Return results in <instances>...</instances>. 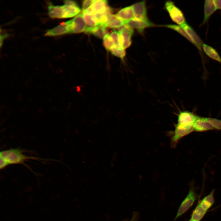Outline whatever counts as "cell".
Returning a JSON list of instances; mask_svg holds the SVG:
<instances>
[{
    "label": "cell",
    "mask_w": 221,
    "mask_h": 221,
    "mask_svg": "<svg viewBox=\"0 0 221 221\" xmlns=\"http://www.w3.org/2000/svg\"><path fill=\"white\" fill-rule=\"evenodd\" d=\"M24 151L19 148H11L0 152V157L3 159L8 165L21 164L25 165L26 161L29 159L41 160V158L28 156L23 154Z\"/></svg>",
    "instance_id": "cell-1"
},
{
    "label": "cell",
    "mask_w": 221,
    "mask_h": 221,
    "mask_svg": "<svg viewBox=\"0 0 221 221\" xmlns=\"http://www.w3.org/2000/svg\"><path fill=\"white\" fill-rule=\"evenodd\" d=\"M175 129L171 133L170 145L175 148L180 139L194 131L193 124H178L174 125Z\"/></svg>",
    "instance_id": "cell-2"
},
{
    "label": "cell",
    "mask_w": 221,
    "mask_h": 221,
    "mask_svg": "<svg viewBox=\"0 0 221 221\" xmlns=\"http://www.w3.org/2000/svg\"><path fill=\"white\" fill-rule=\"evenodd\" d=\"M165 6L170 17L174 22L180 26L186 22L184 14L174 2L170 1H167Z\"/></svg>",
    "instance_id": "cell-3"
},
{
    "label": "cell",
    "mask_w": 221,
    "mask_h": 221,
    "mask_svg": "<svg viewBox=\"0 0 221 221\" xmlns=\"http://www.w3.org/2000/svg\"><path fill=\"white\" fill-rule=\"evenodd\" d=\"M119 32L121 46L125 49L131 44V38L134 33L133 29L126 24L119 29Z\"/></svg>",
    "instance_id": "cell-4"
},
{
    "label": "cell",
    "mask_w": 221,
    "mask_h": 221,
    "mask_svg": "<svg viewBox=\"0 0 221 221\" xmlns=\"http://www.w3.org/2000/svg\"><path fill=\"white\" fill-rule=\"evenodd\" d=\"M196 198V196L194 189L191 187L187 195L181 203L175 219H177L187 211L193 204Z\"/></svg>",
    "instance_id": "cell-5"
},
{
    "label": "cell",
    "mask_w": 221,
    "mask_h": 221,
    "mask_svg": "<svg viewBox=\"0 0 221 221\" xmlns=\"http://www.w3.org/2000/svg\"><path fill=\"white\" fill-rule=\"evenodd\" d=\"M70 21V33H78L85 31L86 24L83 14L78 15Z\"/></svg>",
    "instance_id": "cell-6"
},
{
    "label": "cell",
    "mask_w": 221,
    "mask_h": 221,
    "mask_svg": "<svg viewBox=\"0 0 221 221\" xmlns=\"http://www.w3.org/2000/svg\"><path fill=\"white\" fill-rule=\"evenodd\" d=\"M70 21L60 23L54 28L48 30L45 34L46 36H56L70 33Z\"/></svg>",
    "instance_id": "cell-7"
},
{
    "label": "cell",
    "mask_w": 221,
    "mask_h": 221,
    "mask_svg": "<svg viewBox=\"0 0 221 221\" xmlns=\"http://www.w3.org/2000/svg\"><path fill=\"white\" fill-rule=\"evenodd\" d=\"M132 6L134 14V18L141 20H148L145 1L136 3Z\"/></svg>",
    "instance_id": "cell-8"
},
{
    "label": "cell",
    "mask_w": 221,
    "mask_h": 221,
    "mask_svg": "<svg viewBox=\"0 0 221 221\" xmlns=\"http://www.w3.org/2000/svg\"><path fill=\"white\" fill-rule=\"evenodd\" d=\"M126 24L133 29H137L140 33H142L147 28L155 26L154 24L149 20H141L134 18L126 21Z\"/></svg>",
    "instance_id": "cell-9"
},
{
    "label": "cell",
    "mask_w": 221,
    "mask_h": 221,
    "mask_svg": "<svg viewBox=\"0 0 221 221\" xmlns=\"http://www.w3.org/2000/svg\"><path fill=\"white\" fill-rule=\"evenodd\" d=\"M180 26L185 30L192 40L193 44L201 50L204 44L202 40L193 28L186 22Z\"/></svg>",
    "instance_id": "cell-10"
},
{
    "label": "cell",
    "mask_w": 221,
    "mask_h": 221,
    "mask_svg": "<svg viewBox=\"0 0 221 221\" xmlns=\"http://www.w3.org/2000/svg\"><path fill=\"white\" fill-rule=\"evenodd\" d=\"M193 127L194 131L200 132L214 129L208 121L207 118L199 116L193 124Z\"/></svg>",
    "instance_id": "cell-11"
},
{
    "label": "cell",
    "mask_w": 221,
    "mask_h": 221,
    "mask_svg": "<svg viewBox=\"0 0 221 221\" xmlns=\"http://www.w3.org/2000/svg\"><path fill=\"white\" fill-rule=\"evenodd\" d=\"M198 117L191 112L188 110L181 111L178 115L177 123L194 124Z\"/></svg>",
    "instance_id": "cell-12"
},
{
    "label": "cell",
    "mask_w": 221,
    "mask_h": 221,
    "mask_svg": "<svg viewBox=\"0 0 221 221\" xmlns=\"http://www.w3.org/2000/svg\"><path fill=\"white\" fill-rule=\"evenodd\" d=\"M48 14L53 18H66L65 11L64 6H54L49 4L48 6Z\"/></svg>",
    "instance_id": "cell-13"
},
{
    "label": "cell",
    "mask_w": 221,
    "mask_h": 221,
    "mask_svg": "<svg viewBox=\"0 0 221 221\" xmlns=\"http://www.w3.org/2000/svg\"><path fill=\"white\" fill-rule=\"evenodd\" d=\"M217 10L215 0H206L204 4V18L202 24H204Z\"/></svg>",
    "instance_id": "cell-14"
},
{
    "label": "cell",
    "mask_w": 221,
    "mask_h": 221,
    "mask_svg": "<svg viewBox=\"0 0 221 221\" xmlns=\"http://www.w3.org/2000/svg\"><path fill=\"white\" fill-rule=\"evenodd\" d=\"M126 24V21L119 18L117 15L110 14L107 22L104 24L101 25L105 27L112 28H118Z\"/></svg>",
    "instance_id": "cell-15"
},
{
    "label": "cell",
    "mask_w": 221,
    "mask_h": 221,
    "mask_svg": "<svg viewBox=\"0 0 221 221\" xmlns=\"http://www.w3.org/2000/svg\"><path fill=\"white\" fill-rule=\"evenodd\" d=\"M91 7L94 14L103 13L110 10L107 6V1L106 0H95Z\"/></svg>",
    "instance_id": "cell-16"
},
{
    "label": "cell",
    "mask_w": 221,
    "mask_h": 221,
    "mask_svg": "<svg viewBox=\"0 0 221 221\" xmlns=\"http://www.w3.org/2000/svg\"><path fill=\"white\" fill-rule=\"evenodd\" d=\"M117 15L119 18L125 21L134 18V14L132 6L122 9L117 13Z\"/></svg>",
    "instance_id": "cell-17"
},
{
    "label": "cell",
    "mask_w": 221,
    "mask_h": 221,
    "mask_svg": "<svg viewBox=\"0 0 221 221\" xmlns=\"http://www.w3.org/2000/svg\"><path fill=\"white\" fill-rule=\"evenodd\" d=\"M202 48L208 57L221 64V57L215 48L205 44L203 45Z\"/></svg>",
    "instance_id": "cell-18"
},
{
    "label": "cell",
    "mask_w": 221,
    "mask_h": 221,
    "mask_svg": "<svg viewBox=\"0 0 221 221\" xmlns=\"http://www.w3.org/2000/svg\"><path fill=\"white\" fill-rule=\"evenodd\" d=\"M85 31L100 39L103 38L106 34L105 27L101 25L92 27H88L86 28Z\"/></svg>",
    "instance_id": "cell-19"
},
{
    "label": "cell",
    "mask_w": 221,
    "mask_h": 221,
    "mask_svg": "<svg viewBox=\"0 0 221 221\" xmlns=\"http://www.w3.org/2000/svg\"><path fill=\"white\" fill-rule=\"evenodd\" d=\"M214 190H213L208 195L203 198L199 203L204 210L207 211L213 204L214 202Z\"/></svg>",
    "instance_id": "cell-20"
},
{
    "label": "cell",
    "mask_w": 221,
    "mask_h": 221,
    "mask_svg": "<svg viewBox=\"0 0 221 221\" xmlns=\"http://www.w3.org/2000/svg\"><path fill=\"white\" fill-rule=\"evenodd\" d=\"M207 211L198 204L192 215L191 219L194 221H200Z\"/></svg>",
    "instance_id": "cell-21"
},
{
    "label": "cell",
    "mask_w": 221,
    "mask_h": 221,
    "mask_svg": "<svg viewBox=\"0 0 221 221\" xmlns=\"http://www.w3.org/2000/svg\"><path fill=\"white\" fill-rule=\"evenodd\" d=\"M63 6L65 12L66 18L73 17L81 12V9L79 6L69 5L65 4Z\"/></svg>",
    "instance_id": "cell-22"
},
{
    "label": "cell",
    "mask_w": 221,
    "mask_h": 221,
    "mask_svg": "<svg viewBox=\"0 0 221 221\" xmlns=\"http://www.w3.org/2000/svg\"><path fill=\"white\" fill-rule=\"evenodd\" d=\"M164 26L168 28L172 29L178 32L187 39L191 43L193 44V42L191 38L185 30L180 26L175 25H166Z\"/></svg>",
    "instance_id": "cell-23"
},
{
    "label": "cell",
    "mask_w": 221,
    "mask_h": 221,
    "mask_svg": "<svg viewBox=\"0 0 221 221\" xmlns=\"http://www.w3.org/2000/svg\"><path fill=\"white\" fill-rule=\"evenodd\" d=\"M86 24L89 26L88 27H94L99 25L93 15L82 13Z\"/></svg>",
    "instance_id": "cell-24"
},
{
    "label": "cell",
    "mask_w": 221,
    "mask_h": 221,
    "mask_svg": "<svg viewBox=\"0 0 221 221\" xmlns=\"http://www.w3.org/2000/svg\"><path fill=\"white\" fill-rule=\"evenodd\" d=\"M110 51L112 54L122 59L126 55L125 49L121 47L117 46L114 45Z\"/></svg>",
    "instance_id": "cell-25"
},
{
    "label": "cell",
    "mask_w": 221,
    "mask_h": 221,
    "mask_svg": "<svg viewBox=\"0 0 221 221\" xmlns=\"http://www.w3.org/2000/svg\"><path fill=\"white\" fill-rule=\"evenodd\" d=\"M103 43L104 46L107 50H110L114 45L110 35L108 33L103 37Z\"/></svg>",
    "instance_id": "cell-26"
},
{
    "label": "cell",
    "mask_w": 221,
    "mask_h": 221,
    "mask_svg": "<svg viewBox=\"0 0 221 221\" xmlns=\"http://www.w3.org/2000/svg\"><path fill=\"white\" fill-rule=\"evenodd\" d=\"M207 119L214 129L221 130V120L211 118H207Z\"/></svg>",
    "instance_id": "cell-27"
},
{
    "label": "cell",
    "mask_w": 221,
    "mask_h": 221,
    "mask_svg": "<svg viewBox=\"0 0 221 221\" xmlns=\"http://www.w3.org/2000/svg\"><path fill=\"white\" fill-rule=\"evenodd\" d=\"M110 35L112 39L114 45L117 46L121 47L119 32L114 30L111 33Z\"/></svg>",
    "instance_id": "cell-28"
},
{
    "label": "cell",
    "mask_w": 221,
    "mask_h": 221,
    "mask_svg": "<svg viewBox=\"0 0 221 221\" xmlns=\"http://www.w3.org/2000/svg\"><path fill=\"white\" fill-rule=\"evenodd\" d=\"M93 0H85L83 1L82 6V10L84 11L89 8L95 2Z\"/></svg>",
    "instance_id": "cell-29"
},
{
    "label": "cell",
    "mask_w": 221,
    "mask_h": 221,
    "mask_svg": "<svg viewBox=\"0 0 221 221\" xmlns=\"http://www.w3.org/2000/svg\"><path fill=\"white\" fill-rule=\"evenodd\" d=\"M64 4L73 6H78L77 3L75 1L72 0H65L64 1Z\"/></svg>",
    "instance_id": "cell-30"
},
{
    "label": "cell",
    "mask_w": 221,
    "mask_h": 221,
    "mask_svg": "<svg viewBox=\"0 0 221 221\" xmlns=\"http://www.w3.org/2000/svg\"><path fill=\"white\" fill-rule=\"evenodd\" d=\"M215 2L217 10H221V0H215Z\"/></svg>",
    "instance_id": "cell-31"
},
{
    "label": "cell",
    "mask_w": 221,
    "mask_h": 221,
    "mask_svg": "<svg viewBox=\"0 0 221 221\" xmlns=\"http://www.w3.org/2000/svg\"><path fill=\"white\" fill-rule=\"evenodd\" d=\"M8 36L7 34H1L0 35V47H1L4 39Z\"/></svg>",
    "instance_id": "cell-32"
},
{
    "label": "cell",
    "mask_w": 221,
    "mask_h": 221,
    "mask_svg": "<svg viewBox=\"0 0 221 221\" xmlns=\"http://www.w3.org/2000/svg\"><path fill=\"white\" fill-rule=\"evenodd\" d=\"M188 221H194L192 220V219H190Z\"/></svg>",
    "instance_id": "cell-33"
},
{
    "label": "cell",
    "mask_w": 221,
    "mask_h": 221,
    "mask_svg": "<svg viewBox=\"0 0 221 221\" xmlns=\"http://www.w3.org/2000/svg\"><path fill=\"white\" fill-rule=\"evenodd\" d=\"M130 221H133V220H132Z\"/></svg>",
    "instance_id": "cell-34"
}]
</instances>
